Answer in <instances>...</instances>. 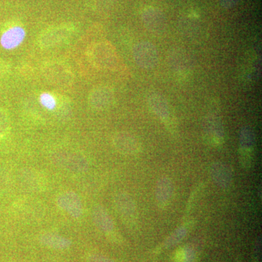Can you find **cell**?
Wrapping results in <instances>:
<instances>
[{"label":"cell","instance_id":"8fae6325","mask_svg":"<svg viewBox=\"0 0 262 262\" xmlns=\"http://www.w3.org/2000/svg\"><path fill=\"white\" fill-rule=\"evenodd\" d=\"M174 187L171 179L163 177L158 179L155 190V201L161 209H165L170 205L173 198Z\"/></svg>","mask_w":262,"mask_h":262},{"label":"cell","instance_id":"8992f818","mask_svg":"<svg viewBox=\"0 0 262 262\" xmlns=\"http://www.w3.org/2000/svg\"><path fill=\"white\" fill-rule=\"evenodd\" d=\"M91 217L94 225L102 233L113 241L120 239L113 218L103 206L99 205L94 206L91 212Z\"/></svg>","mask_w":262,"mask_h":262},{"label":"cell","instance_id":"d6986e66","mask_svg":"<svg viewBox=\"0 0 262 262\" xmlns=\"http://www.w3.org/2000/svg\"><path fill=\"white\" fill-rule=\"evenodd\" d=\"M178 262H193L195 260V251L191 247H184L179 250L177 256Z\"/></svg>","mask_w":262,"mask_h":262},{"label":"cell","instance_id":"ffe728a7","mask_svg":"<svg viewBox=\"0 0 262 262\" xmlns=\"http://www.w3.org/2000/svg\"><path fill=\"white\" fill-rule=\"evenodd\" d=\"M39 103L46 110L53 111L57 106L56 98L50 93H42L39 96Z\"/></svg>","mask_w":262,"mask_h":262},{"label":"cell","instance_id":"5bb4252c","mask_svg":"<svg viewBox=\"0 0 262 262\" xmlns=\"http://www.w3.org/2000/svg\"><path fill=\"white\" fill-rule=\"evenodd\" d=\"M260 58L253 54H248L241 63V80L245 83L252 84L258 78L260 74Z\"/></svg>","mask_w":262,"mask_h":262},{"label":"cell","instance_id":"5b68a950","mask_svg":"<svg viewBox=\"0 0 262 262\" xmlns=\"http://www.w3.org/2000/svg\"><path fill=\"white\" fill-rule=\"evenodd\" d=\"M115 149L119 153L126 156H134L140 153L142 146L139 139L127 131L115 133L112 139Z\"/></svg>","mask_w":262,"mask_h":262},{"label":"cell","instance_id":"e0dca14e","mask_svg":"<svg viewBox=\"0 0 262 262\" xmlns=\"http://www.w3.org/2000/svg\"><path fill=\"white\" fill-rule=\"evenodd\" d=\"M113 91L108 87H99L91 95V104L96 110H104L113 103Z\"/></svg>","mask_w":262,"mask_h":262},{"label":"cell","instance_id":"44dd1931","mask_svg":"<svg viewBox=\"0 0 262 262\" xmlns=\"http://www.w3.org/2000/svg\"><path fill=\"white\" fill-rule=\"evenodd\" d=\"M253 262H261V236L255 241L253 249Z\"/></svg>","mask_w":262,"mask_h":262},{"label":"cell","instance_id":"6da1fadb","mask_svg":"<svg viewBox=\"0 0 262 262\" xmlns=\"http://www.w3.org/2000/svg\"><path fill=\"white\" fill-rule=\"evenodd\" d=\"M53 163L57 166L74 173H83L89 170V160L80 153L61 150L53 153L51 156Z\"/></svg>","mask_w":262,"mask_h":262},{"label":"cell","instance_id":"7402d4cb","mask_svg":"<svg viewBox=\"0 0 262 262\" xmlns=\"http://www.w3.org/2000/svg\"><path fill=\"white\" fill-rule=\"evenodd\" d=\"M86 259L88 262H117L113 258H108L99 253H90L88 255Z\"/></svg>","mask_w":262,"mask_h":262},{"label":"cell","instance_id":"7c38bea8","mask_svg":"<svg viewBox=\"0 0 262 262\" xmlns=\"http://www.w3.org/2000/svg\"><path fill=\"white\" fill-rule=\"evenodd\" d=\"M169 67L179 78L187 77L190 72L189 62L185 53L179 49L172 50L168 56Z\"/></svg>","mask_w":262,"mask_h":262},{"label":"cell","instance_id":"9c48e42d","mask_svg":"<svg viewBox=\"0 0 262 262\" xmlns=\"http://www.w3.org/2000/svg\"><path fill=\"white\" fill-rule=\"evenodd\" d=\"M147 103L155 116L165 125H171L172 113L166 98L158 93H150L147 96Z\"/></svg>","mask_w":262,"mask_h":262},{"label":"cell","instance_id":"7a4b0ae2","mask_svg":"<svg viewBox=\"0 0 262 262\" xmlns=\"http://www.w3.org/2000/svg\"><path fill=\"white\" fill-rule=\"evenodd\" d=\"M256 137L251 127H243L239 132L238 155L241 167L250 170L254 163Z\"/></svg>","mask_w":262,"mask_h":262},{"label":"cell","instance_id":"30bf717a","mask_svg":"<svg viewBox=\"0 0 262 262\" xmlns=\"http://www.w3.org/2000/svg\"><path fill=\"white\" fill-rule=\"evenodd\" d=\"M210 177L217 187L227 190L232 187L233 176L228 165L221 162L212 163L209 168Z\"/></svg>","mask_w":262,"mask_h":262},{"label":"cell","instance_id":"277c9868","mask_svg":"<svg viewBox=\"0 0 262 262\" xmlns=\"http://www.w3.org/2000/svg\"><path fill=\"white\" fill-rule=\"evenodd\" d=\"M133 56L136 64L144 70H152L159 62L157 48L148 41L137 43L133 50Z\"/></svg>","mask_w":262,"mask_h":262},{"label":"cell","instance_id":"ba28073f","mask_svg":"<svg viewBox=\"0 0 262 262\" xmlns=\"http://www.w3.org/2000/svg\"><path fill=\"white\" fill-rule=\"evenodd\" d=\"M57 206L72 218L80 219L83 214V205L80 195L73 191L61 193L56 199Z\"/></svg>","mask_w":262,"mask_h":262},{"label":"cell","instance_id":"ac0fdd59","mask_svg":"<svg viewBox=\"0 0 262 262\" xmlns=\"http://www.w3.org/2000/svg\"><path fill=\"white\" fill-rule=\"evenodd\" d=\"M189 231V225H183L176 229L164 241L163 248L165 249L173 247L176 245L182 242V239L187 235Z\"/></svg>","mask_w":262,"mask_h":262},{"label":"cell","instance_id":"9a60e30c","mask_svg":"<svg viewBox=\"0 0 262 262\" xmlns=\"http://www.w3.org/2000/svg\"><path fill=\"white\" fill-rule=\"evenodd\" d=\"M142 18L144 25L150 32L161 34L165 31L166 27L165 17L159 10L149 7L144 10Z\"/></svg>","mask_w":262,"mask_h":262},{"label":"cell","instance_id":"3957f363","mask_svg":"<svg viewBox=\"0 0 262 262\" xmlns=\"http://www.w3.org/2000/svg\"><path fill=\"white\" fill-rule=\"evenodd\" d=\"M114 206L123 223L130 227L137 225L139 213L134 198L127 192H118L114 196Z\"/></svg>","mask_w":262,"mask_h":262},{"label":"cell","instance_id":"52a82bcc","mask_svg":"<svg viewBox=\"0 0 262 262\" xmlns=\"http://www.w3.org/2000/svg\"><path fill=\"white\" fill-rule=\"evenodd\" d=\"M203 129L207 140L212 145L220 146L225 144V127L220 117L214 114L208 115L205 119Z\"/></svg>","mask_w":262,"mask_h":262},{"label":"cell","instance_id":"603a6c76","mask_svg":"<svg viewBox=\"0 0 262 262\" xmlns=\"http://www.w3.org/2000/svg\"><path fill=\"white\" fill-rule=\"evenodd\" d=\"M239 0H220L221 6L224 9L229 10L233 8L238 3Z\"/></svg>","mask_w":262,"mask_h":262},{"label":"cell","instance_id":"4fadbf2b","mask_svg":"<svg viewBox=\"0 0 262 262\" xmlns=\"http://www.w3.org/2000/svg\"><path fill=\"white\" fill-rule=\"evenodd\" d=\"M27 32L23 27L19 26L10 27L5 30L0 37V45L8 51L18 48L25 40Z\"/></svg>","mask_w":262,"mask_h":262},{"label":"cell","instance_id":"2e32d148","mask_svg":"<svg viewBox=\"0 0 262 262\" xmlns=\"http://www.w3.org/2000/svg\"><path fill=\"white\" fill-rule=\"evenodd\" d=\"M39 244L45 247L58 251H64L72 246L71 239L56 232H47L41 234L39 237Z\"/></svg>","mask_w":262,"mask_h":262}]
</instances>
